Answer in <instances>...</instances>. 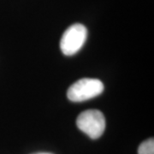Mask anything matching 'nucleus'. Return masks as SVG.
I'll return each mask as SVG.
<instances>
[{"label":"nucleus","instance_id":"f257e3e1","mask_svg":"<svg viewBox=\"0 0 154 154\" xmlns=\"http://www.w3.org/2000/svg\"><path fill=\"white\" fill-rule=\"evenodd\" d=\"M103 91L104 84L99 79L83 78L69 87L67 97L73 102H82L99 96Z\"/></svg>","mask_w":154,"mask_h":154},{"label":"nucleus","instance_id":"f03ea898","mask_svg":"<svg viewBox=\"0 0 154 154\" xmlns=\"http://www.w3.org/2000/svg\"><path fill=\"white\" fill-rule=\"evenodd\" d=\"M76 125L79 129L88 136L93 140H96L105 131V118L100 110H85L78 116Z\"/></svg>","mask_w":154,"mask_h":154},{"label":"nucleus","instance_id":"7ed1b4c3","mask_svg":"<svg viewBox=\"0 0 154 154\" xmlns=\"http://www.w3.org/2000/svg\"><path fill=\"white\" fill-rule=\"evenodd\" d=\"M88 37V29L81 24L71 25L63 33L60 41V49L66 56H72L78 52L83 46Z\"/></svg>","mask_w":154,"mask_h":154},{"label":"nucleus","instance_id":"20e7f679","mask_svg":"<svg viewBox=\"0 0 154 154\" xmlns=\"http://www.w3.org/2000/svg\"><path fill=\"white\" fill-rule=\"evenodd\" d=\"M138 154H154L153 138L148 139L140 145L138 149Z\"/></svg>","mask_w":154,"mask_h":154},{"label":"nucleus","instance_id":"39448f33","mask_svg":"<svg viewBox=\"0 0 154 154\" xmlns=\"http://www.w3.org/2000/svg\"><path fill=\"white\" fill-rule=\"evenodd\" d=\"M38 154H51V153H38Z\"/></svg>","mask_w":154,"mask_h":154}]
</instances>
